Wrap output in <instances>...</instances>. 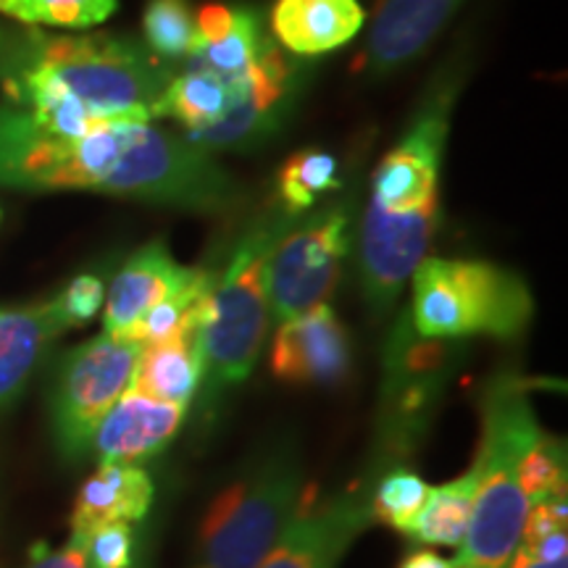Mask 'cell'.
<instances>
[{"mask_svg":"<svg viewBox=\"0 0 568 568\" xmlns=\"http://www.w3.org/2000/svg\"><path fill=\"white\" fill-rule=\"evenodd\" d=\"M0 184L27 193L88 190L195 213L237 201L232 176L184 134L130 119L55 134L9 101L0 103Z\"/></svg>","mask_w":568,"mask_h":568,"instance_id":"obj_1","label":"cell"},{"mask_svg":"<svg viewBox=\"0 0 568 568\" xmlns=\"http://www.w3.org/2000/svg\"><path fill=\"white\" fill-rule=\"evenodd\" d=\"M174 71L132 38L0 27V88L24 111L77 103L103 119L153 122Z\"/></svg>","mask_w":568,"mask_h":568,"instance_id":"obj_2","label":"cell"},{"mask_svg":"<svg viewBox=\"0 0 568 568\" xmlns=\"http://www.w3.org/2000/svg\"><path fill=\"white\" fill-rule=\"evenodd\" d=\"M481 439L477 460V497L456 564L466 568H506L521 539L529 500L518 485V466L542 429L529 400V382L500 374L481 395Z\"/></svg>","mask_w":568,"mask_h":568,"instance_id":"obj_3","label":"cell"},{"mask_svg":"<svg viewBox=\"0 0 568 568\" xmlns=\"http://www.w3.org/2000/svg\"><path fill=\"white\" fill-rule=\"evenodd\" d=\"M295 213L272 209L261 213L237 240L222 276L213 282L201 329L203 400H222L251 379L261 358L268 322V258L276 240L295 222Z\"/></svg>","mask_w":568,"mask_h":568,"instance_id":"obj_4","label":"cell"},{"mask_svg":"<svg viewBox=\"0 0 568 568\" xmlns=\"http://www.w3.org/2000/svg\"><path fill=\"white\" fill-rule=\"evenodd\" d=\"M410 280L408 318L422 337L516 339L535 318L524 276L489 261L426 255Z\"/></svg>","mask_w":568,"mask_h":568,"instance_id":"obj_5","label":"cell"},{"mask_svg":"<svg viewBox=\"0 0 568 568\" xmlns=\"http://www.w3.org/2000/svg\"><path fill=\"white\" fill-rule=\"evenodd\" d=\"M308 485L290 450L247 468L211 500L190 568H258L287 531Z\"/></svg>","mask_w":568,"mask_h":568,"instance_id":"obj_6","label":"cell"},{"mask_svg":"<svg viewBox=\"0 0 568 568\" xmlns=\"http://www.w3.org/2000/svg\"><path fill=\"white\" fill-rule=\"evenodd\" d=\"M464 358L458 339L422 337L410 326L408 311L397 318L385 345L376 453L379 464L403 466L424 443L435 422L445 389Z\"/></svg>","mask_w":568,"mask_h":568,"instance_id":"obj_7","label":"cell"},{"mask_svg":"<svg viewBox=\"0 0 568 568\" xmlns=\"http://www.w3.org/2000/svg\"><path fill=\"white\" fill-rule=\"evenodd\" d=\"M140 351L132 337L103 332L61 355L48 395L51 437L61 460L80 464L90 456L98 426L132 385Z\"/></svg>","mask_w":568,"mask_h":568,"instance_id":"obj_8","label":"cell"},{"mask_svg":"<svg viewBox=\"0 0 568 568\" xmlns=\"http://www.w3.org/2000/svg\"><path fill=\"white\" fill-rule=\"evenodd\" d=\"M353 203L305 211L276 240L268 258V314L274 324L329 301L351 251Z\"/></svg>","mask_w":568,"mask_h":568,"instance_id":"obj_9","label":"cell"},{"mask_svg":"<svg viewBox=\"0 0 568 568\" xmlns=\"http://www.w3.org/2000/svg\"><path fill=\"white\" fill-rule=\"evenodd\" d=\"M458 88L460 77L450 71L426 90L406 134L374 169L368 203L389 213L439 209V172Z\"/></svg>","mask_w":568,"mask_h":568,"instance_id":"obj_10","label":"cell"},{"mask_svg":"<svg viewBox=\"0 0 568 568\" xmlns=\"http://www.w3.org/2000/svg\"><path fill=\"white\" fill-rule=\"evenodd\" d=\"M439 222V209L389 213L366 205L361 226V282L376 318L393 311L397 295L429 253Z\"/></svg>","mask_w":568,"mask_h":568,"instance_id":"obj_11","label":"cell"},{"mask_svg":"<svg viewBox=\"0 0 568 568\" xmlns=\"http://www.w3.org/2000/svg\"><path fill=\"white\" fill-rule=\"evenodd\" d=\"M368 524L374 521L364 487L318 497L308 485L287 531L258 568H337Z\"/></svg>","mask_w":568,"mask_h":568,"instance_id":"obj_12","label":"cell"},{"mask_svg":"<svg viewBox=\"0 0 568 568\" xmlns=\"http://www.w3.org/2000/svg\"><path fill=\"white\" fill-rule=\"evenodd\" d=\"M268 368L284 385L335 387L351 372V337L329 305L276 324Z\"/></svg>","mask_w":568,"mask_h":568,"instance_id":"obj_13","label":"cell"},{"mask_svg":"<svg viewBox=\"0 0 568 568\" xmlns=\"http://www.w3.org/2000/svg\"><path fill=\"white\" fill-rule=\"evenodd\" d=\"M301 82V71L290 55L282 53L280 42H276L251 90L219 122L203 126V130L184 132V140L205 153L243 151V148L258 145L284 122V111L295 101V90Z\"/></svg>","mask_w":568,"mask_h":568,"instance_id":"obj_14","label":"cell"},{"mask_svg":"<svg viewBox=\"0 0 568 568\" xmlns=\"http://www.w3.org/2000/svg\"><path fill=\"white\" fill-rule=\"evenodd\" d=\"M205 268L182 266L163 240L142 245L113 276L103 301V332L126 335L153 305L203 282Z\"/></svg>","mask_w":568,"mask_h":568,"instance_id":"obj_15","label":"cell"},{"mask_svg":"<svg viewBox=\"0 0 568 568\" xmlns=\"http://www.w3.org/2000/svg\"><path fill=\"white\" fill-rule=\"evenodd\" d=\"M464 0H376L358 69L387 77L416 61Z\"/></svg>","mask_w":568,"mask_h":568,"instance_id":"obj_16","label":"cell"},{"mask_svg":"<svg viewBox=\"0 0 568 568\" xmlns=\"http://www.w3.org/2000/svg\"><path fill=\"white\" fill-rule=\"evenodd\" d=\"M187 408L126 387L92 437V453L101 464H145L161 456L182 429Z\"/></svg>","mask_w":568,"mask_h":568,"instance_id":"obj_17","label":"cell"},{"mask_svg":"<svg viewBox=\"0 0 568 568\" xmlns=\"http://www.w3.org/2000/svg\"><path fill=\"white\" fill-rule=\"evenodd\" d=\"M276 42L261 53V59L253 63L251 69L243 74H219L203 63L195 61H182V69L174 71L172 82H169L166 92H163L159 103V116L161 119H174L184 126V132L203 130L213 122L224 116L240 98L251 90V84L258 77L261 67H264L266 55L272 53Z\"/></svg>","mask_w":568,"mask_h":568,"instance_id":"obj_18","label":"cell"},{"mask_svg":"<svg viewBox=\"0 0 568 568\" xmlns=\"http://www.w3.org/2000/svg\"><path fill=\"white\" fill-rule=\"evenodd\" d=\"M63 332L67 329L55 318L51 301L0 311V418L9 416L21 400L48 347Z\"/></svg>","mask_w":568,"mask_h":568,"instance_id":"obj_19","label":"cell"},{"mask_svg":"<svg viewBox=\"0 0 568 568\" xmlns=\"http://www.w3.org/2000/svg\"><path fill=\"white\" fill-rule=\"evenodd\" d=\"M155 500L153 477L138 464H101L84 481L71 510V535L90 531L116 521H142Z\"/></svg>","mask_w":568,"mask_h":568,"instance_id":"obj_20","label":"cell"},{"mask_svg":"<svg viewBox=\"0 0 568 568\" xmlns=\"http://www.w3.org/2000/svg\"><path fill=\"white\" fill-rule=\"evenodd\" d=\"M358 0H276L272 32L293 55H322L351 42L364 30Z\"/></svg>","mask_w":568,"mask_h":568,"instance_id":"obj_21","label":"cell"},{"mask_svg":"<svg viewBox=\"0 0 568 568\" xmlns=\"http://www.w3.org/2000/svg\"><path fill=\"white\" fill-rule=\"evenodd\" d=\"M201 385V335L187 332V335L142 345L132 376V387H138L140 393L159 397L163 403H176V406L190 408Z\"/></svg>","mask_w":568,"mask_h":568,"instance_id":"obj_22","label":"cell"},{"mask_svg":"<svg viewBox=\"0 0 568 568\" xmlns=\"http://www.w3.org/2000/svg\"><path fill=\"white\" fill-rule=\"evenodd\" d=\"M477 497V468H468L458 479L432 487L422 514L410 524L408 537L429 548H460L471 521Z\"/></svg>","mask_w":568,"mask_h":568,"instance_id":"obj_23","label":"cell"},{"mask_svg":"<svg viewBox=\"0 0 568 568\" xmlns=\"http://www.w3.org/2000/svg\"><path fill=\"white\" fill-rule=\"evenodd\" d=\"M268 45H272V40L264 32L258 13L253 9H245V6H237L232 30L219 40L195 42L187 61L203 63V67L219 71V74L234 77L251 69Z\"/></svg>","mask_w":568,"mask_h":568,"instance_id":"obj_24","label":"cell"},{"mask_svg":"<svg viewBox=\"0 0 568 568\" xmlns=\"http://www.w3.org/2000/svg\"><path fill=\"white\" fill-rule=\"evenodd\" d=\"M142 34L145 48L159 61L172 67L187 61L197 42L190 0H151L142 13Z\"/></svg>","mask_w":568,"mask_h":568,"instance_id":"obj_25","label":"cell"},{"mask_svg":"<svg viewBox=\"0 0 568 568\" xmlns=\"http://www.w3.org/2000/svg\"><path fill=\"white\" fill-rule=\"evenodd\" d=\"M282 209L303 216L318 203V197L339 187L337 159L324 151H301L290 155L280 169Z\"/></svg>","mask_w":568,"mask_h":568,"instance_id":"obj_26","label":"cell"},{"mask_svg":"<svg viewBox=\"0 0 568 568\" xmlns=\"http://www.w3.org/2000/svg\"><path fill=\"white\" fill-rule=\"evenodd\" d=\"M119 9V0H0V17L24 27L90 30Z\"/></svg>","mask_w":568,"mask_h":568,"instance_id":"obj_27","label":"cell"},{"mask_svg":"<svg viewBox=\"0 0 568 568\" xmlns=\"http://www.w3.org/2000/svg\"><path fill=\"white\" fill-rule=\"evenodd\" d=\"M429 489L432 487L410 468L393 466L374 487V493H368L372 521L408 535L410 524L422 514L426 497H429Z\"/></svg>","mask_w":568,"mask_h":568,"instance_id":"obj_28","label":"cell"},{"mask_svg":"<svg viewBox=\"0 0 568 568\" xmlns=\"http://www.w3.org/2000/svg\"><path fill=\"white\" fill-rule=\"evenodd\" d=\"M518 485L529 506L542 500H566V445L542 432L521 458Z\"/></svg>","mask_w":568,"mask_h":568,"instance_id":"obj_29","label":"cell"},{"mask_svg":"<svg viewBox=\"0 0 568 568\" xmlns=\"http://www.w3.org/2000/svg\"><path fill=\"white\" fill-rule=\"evenodd\" d=\"M105 284L98 274H77L59 295L51 297L53 314L63 329H74L92 322L103 308Z\"/></svg>","mask_w":568,"mask_h":568,"instance_id":"obj_30","label":"cell"},{"mask_svg":"<svg viewBox=\"0 0 568 568\" xmlns=\"http://www.w3.org/2000/svg\"><path fill=\"white\" fill-rule=\"evenodd\" d=\"M90 568H130L134 564V529L132 524L116 521L98 527L84 537Z\"/></svg>","mask_w":568,"mask_h":568,"instance_id":"obj_31","label":"cell"},{"mask_svg":"<svg viewBox=\"0 0 568 568\" xmlns=\"http://www.w3.org/2000/svg\"><path fill=\"white\" fill-rule=\"evenodd\" d=\"M30 568H90L88 542L80 535H71L69 542L59 550H48L45 545H38V550L32 552Z\"/></svg>","mask_w":568,"mask_h":568,"instance_id":"obj_32","label":"cell"},{"mask_svg":"<svg viewBox=\"0 0 568 568\" xmlns=\"http://www.w3.org/2000/svg\"><path fill=\"white\" fill-rule=\"evenodd\" d=\"M397 568H456V564L432 550H414L403 558V564Z\"/></svg>","mask_w":568,"mask_h":568,"instance_id":"obj_33","label":"cell"},{"mask_svg":"<svg viewBox=\"0 0 568 568\" xmlns=\"http://www.w3.org/2000/svg\"><path fill=\"white\" fill-rule=\"evenodd\" d=\"M506 568H568V560H545V558H537L531 556V552L516 548L514 558H510V564Z\"/></svg>","mask_w":568,"mask_h":568,"instance_id":"obj_34","label":"cell"},{"mask_svg":"<svg viewBox=\"0 0 568 568\" xmlns=\"http://www.w3.org/2000/svg\"><path fill=\"white\" fill-rule=\"evenodd\" d=\"M130 568H148V566H145V564H132Z\"/></svg>","mask_w":568,"mask_h":568,"instance_id":"obj_35","label":"cell"},{"mask_svg":"<svg viewBox=\"0 0 568 568\" xmlns=\"http://www.w3.org/2000/svg\"><path fill=\"white\" fill-rule=\"evenodd\" d=\"M453 564H456V560H453ZM456 568H466V566H460V564H456Z\"/></svg>","mask_w":568,"mask_h":568,"instance_id":"obj_36","label":"cell"},{"mask_svg":"<svg viewBox=\"0 0 568 568\" xmlns=\"http://www.w3.org/2000/svg\"><path fill=\"white\" fill-rule=\"evenodd\" d=\"M0 216H3V213H0Z\"/></svg>","mask_w":568,"mask_h":568,"instance_id":"obj_37","label":"cell"}]
</instances>
